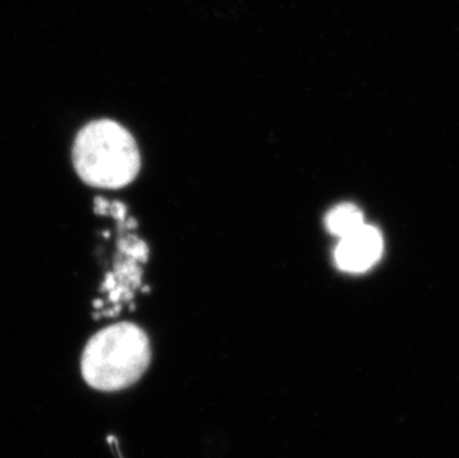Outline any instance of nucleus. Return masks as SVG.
<instances>
[{"mask_svg":"<svg viewBox=\"0 0 459 458\" xmlns=\"http://www.w3.org/2000/svg\"><path fill=\"white\" fill-rule=\"evenodd\" d=\"M152 360L151 341L134 323H117L92 335L83 350V380L100 392H119L135 384Z\"/></svg>","mask_w":459,"mask_h":458,"instance_id":"f257e3e1","label":"nucleus"},{"mask_svg":"<svg viewBox=\"0 0 459 458\" xmlns=\"http://www.w3.org/2000/svg\"><path fill=\"white\" fill-rule=\"evenodd\" d=\"M74 170L87 185L119 189L130 185L142 167L134 137L108 119L90 122L74 143Z\"/></svg>","mask_w":459,"mask_h":458,"instance_id":"f03ea898","label":"nucleus"},{"mask_svg":"<svg viewBox=\"0 0 459 458\" xmlns=\"http://www.w3.org/2000/svg\"><path fill=\"white\" fill-rule=\"evenodd\" d=\"M384 242L377 228L364 224L348 237L341 238L336 249V262L348 273H363L382 255Z\"/></svg>","mask_w":459,"mask_h":458,"instance_id":"7ed1b4c3","label":"nucleus"},{"mask_svg":"<svg viewBox=\"0 0 459 458\" xmlns=\"http://www.w3.org/2000/svg\"><path fill=\"white\" fill-rule=\"evenodd\" d=\"M140 260L119 251L115 260V269L104 278L101 290L108 292V303L115 304L110 310H104L101 316H117L121 312V304L130 303L135 290L142 285V267Z\"/></svg>","mask_w":459,"mask_h":458,"instance_id":"20e7f679","label":"nucleus"},{"mask_svg":"<svg viewBox=\"0 0 459 458\" xmlns=\"http://www.w3.org/2000/svg\"><path fill=\"white\" fill-rule=\"evenodd\" d=\"M364 225L363 213L352 204H343L334 207L327 215V228L330 233L345 238L356 233L357 229Z\"/></svg>","mask_w":459,"mask_h":458,"instance_id":"39448f33","label":"nucleus"},{"mask_svg":"<svg viewBox=\"0 0 459 458\" xmlns=\"http://www.w3.org/2000/svg\"><path fill=\"white\" fill-rule=\"evenodd\" d=\"M117 249L126 255L133 256L135 260H140L142 264H144L149 258V247L146 246V242H142L140 238L135 235H121L119 242H117Z\"/></svg>","mask_w":459,"mask_h":458,"instance_id":"423d86ee","label":"nucleus"}]
</instances>
